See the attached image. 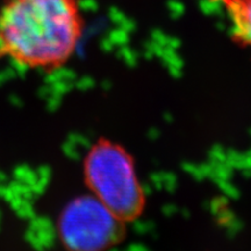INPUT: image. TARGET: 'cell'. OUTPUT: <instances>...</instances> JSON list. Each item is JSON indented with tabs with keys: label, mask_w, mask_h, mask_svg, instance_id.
<instances>
[{
	"label": "cell",
	"mask_w": 251,
	"mask_h": 251,
	"mask_svg": "<svg viewBox=\"0 0 251 251\" xmlns=\"http://www.w3.org/2000/svg\"><path fill=\"white\" fill-rule=\"evenodd\" d=\"M84 175L91 194L122 221L142 211L144 197L133 159L121 147L108 141L94 144L84 161Z\"/></svg>",
	"instance_id": "obj_2"
},
{
	"label": "cell",
	"mask_w": 251,
	"mask_h": 251,
	"mask_svg": "<svg viewBox=\"0 0 251 251\" xmlns=\"http://www.w3.org/2000/svg\"><path fill=\"white\" fill-rule=\"evenodd\" d=\"M122 220L93 194L80 196L65 206L58 234L68 251H103L121 240Z\"/></svg>",
	"instance_id": "obj_3"
},
{
	"label": "cell",
	"mask_w": 251,
	"mask_h": 251,
	"mask_svg": "<svg viewBox=\"0 0 251 251\" xmlns=\"http://www.w3.org/2000/svg\"><path fill=\"white\" fill-rule=\"evenodd\" d=\"M83 34L79 0H2L0 58L34 70L61 68Z\"/></svg>",
	"instance_id": "obj_1"
},
{
	"label": "cell",
	"mask_w": 251,
	"mask_h": 251,
	"mask_svg": "<svg viewBox=\"0 0 251 251\" xmlns=\"http://www.w3.org/2000/svg\"><path fill=\"white\" fill-rule=\"evenodd\" d=\"M230 19L233 34L251 48V0H220Z\"/></svg>",
	"instance_id": "obj_4"
}]
</instances>
